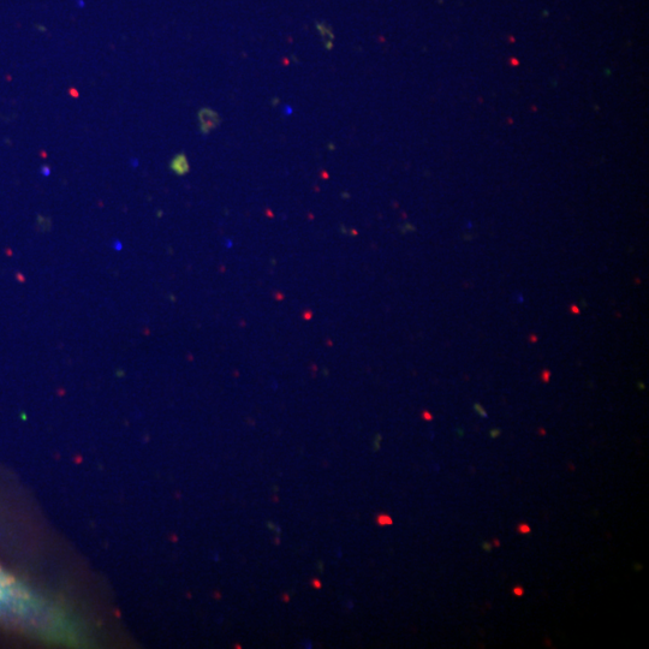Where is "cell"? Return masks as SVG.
Segmentation results:
<instances>
[{"label": "cell", "mask_w": 649, "mask_h": 649, "mask_svg": "<svg viewBox=\"0 0 649 649\" xmlns=\"http://www.w3.org/2000/svg\"><path fill=\"white\" fill-rule=\"evenodd\" d=\"M516 595V597H523V594H525V589H523L520 586H517L514 588V591H512Z\"/></svg>", "instance_id": "cell-7"}, {"label": "cell", "mask_w": 649, "mask_h": 649, "mask_svg": "<svg viewBox=\"0 0 649 649\" xmlns=\"http://www.w3.org/2000/svg\"><path fill=\"white\" fill-rule=\"evenodd\" d=\"M37 610L38 606L32 594L0 569V619L20 623L31 622Z\"/></svg>", "instance_id": "cell-1"}, {"label": "cell", "mask_w": 649, "mask_h": 649, "mask_svg": "<svg viewBox=\"0 0 649 649\" xmlns=\"http://www.w3.org/2000/svg\"><path fill=\"white\" fill-rule=\"evenodd\" d=\"M170 169L177 176L187 175L190 171V165L186 154L180 153L171 160Z\"/></svg>", "instance_id": "cell-3"}, {"label": "cell", "mask_w": 649, "mask_h": 649, "mask_svg": "<svg viewBox=\"0 0 649 649\" xmlns=\"http://www.w3.org/2000/svg\"><path fill=\"white\" fill-rule=\"evenodd\" d=\"M318 31L321 35V38H323L324 45L327 50H332L333 47V40H335V37H333V33L331 31V28L325 23H319Z\"/></svg>", "instance_id": "cell-4"}, {"label": "cell", "mask_w": 649, "mask_h": 649, "mask_svg": "<svg viewBox=\"0 0 649 649\" xmlns=\"http://www.w3.org/2000/svg\"><path fill=\"white\" fill-rule=\"evenodd\" d=\"M200 130L202 134H210L212 130L217 129L222 122L219 113L212 109H201L198 113Z\"/></svg>", "instance_id": "cell-2"}, {"label": "cell", "mask_w": 649, "mask_h": 649, "mask_svg": "<svg viewBox=\"0 0 649 649\" xmlns=\"http://www.w3.org/2000/svg\"><path fill=\"white\" fill-rule=\"evenodd\" d=\"M378 523L380 526L392 525V518L390 516L381 515L378 517Z\"/></svg>", "instance_id": "cell-5"}, {"label": "cell", "mask_w": 649, "mask_h": 649, "mask_svg": "<svg viewBox=\"0 0 649 649\" xmlns=\"http://www.w3.org/2000/svg\"><path fill=\"white\" fill-rule=\"evenodd\" d=\"M532 532L531 527L526 525V523H522V525L518 526V533L521 534H529Z\"/></svg>", "instance_id": "cell-6"}]
</instances>
